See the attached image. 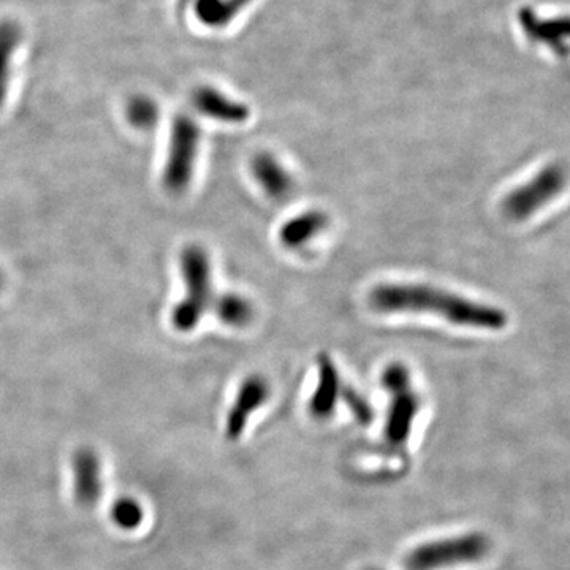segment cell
<instances>
[{
    "mask_svg": "<svg viewBox=\"0 0 570 570\" xmlns=\"http://www.w3.org/2000/svg\"><path fill=\"white\" fill-rule=\"evenodd\" d=\"M369 304L382 314L428 312L460 327L499 331L507 327L509 316L502 309L468 300L449 290L426 284H380L369 295Z\"/></svg>",
    "mask_w": 570,
    "mask_h": 570,
    "instance_id": "cell-1",
    "label": "cell"
},
{
    "mask_svg": "<svg viewBox=\"0 0 570 570\" xmlns=\"http://www.w3.org/2000/svg\"><path fill=\"white\" fill-rule=\"evenodd\" d=\"M186 295L176 304L171 312V323L181 333L194 331L203 314L213 303V284H211V262L203 247L192 244L181 254Z\"/></svg>",
    "mask_w": 570,
    "mask_h": 570,
    "instance_id": "cell-2",
    "label": "cell"
},
{
    "mask_svg": "<svg viewBox=\"0 0 570 570\" xmlns=\"http://www.w3.org/2000/svg\"><path fill=\"white\" fill-rule=\"evenodd\" d=\"M490 551V540L479 532L420 545L406 556V570H437L456 564L477 563Z\"/></svg>",
    "mask_w": 570,
    "mask_h": 570,
    "instance_id": "cell-3",
    "label": "cell"
},
{
    "mask_svg": "<svg viewBox=\"0 0 570 570\" xmlns=\"http://www.w3.org/2000/svg\"><path fill=\"white\" fill-rule=\"evenodd\" d=\"M567 181L569 171L566 165L553 162L542 168L528 183L513 189L502 202V213L513 222L528 221L529 217L566 189Z\"/></svg>",
    "mask_w": 570,
    "mask_h": 570,
    "instance_id": "cell-4",
    "label": "cell"
},
{
    "mask_svg": "<svg viewBox=\"0 0 570 570\" xmlns=\"http://www.w3.org/2000/svg\"><path fill=\"white\" fill-rule=\"evenodd\" d=\"M200 146V127L194 118L179 114L171 126L170 148L164 170V186L181 194L194 178Z\"/></svg>",
    "mask_w": 570,
    "mask_h": 570,
    "instance_id": "cell-5",
    "label": "cell"
},
{
    "mask_svg": "<svg viewBox=\"0 0 570 570\" xmlns=\"http://www.w3.org/2000/svg\"><path fill=\"white\" fill-rule=\"evenodd\" d=\"M518 21L531 42L548 46L559 56L570 53V16L542 19L531 8H521Z\"/></svg>",
    "mask_w": 570,
    "mask_h": 570,
    "instance_id": "cell-6",
    "label": "cell"
},
{
    "mask_svg": "<svg viewBox=\"0 0 570 570\" xmlns=\"http://www.w3.org/2000/svg\"><path fill=\"white\" fill-rule=\"evenodd\" d=\"M268 398H270V385L262 376L254 374L246 377L233 401L232 409L228 412L225 436L230 441H236L241 437L246 430L249 415L257 411Z\"/></svg>",
    "mask_w": 570,
    "mask_h": 570,
    "instance_id": "cell-7",
    "label": "cell"
},
{
    "mask_svg": "<svg viewBox=\"0 0 570 570\" xmlns=\"http://www.w3.org/2000/svg\"><path fill=\"white\" fill-rule=\"evenodd\" d=\"M392 403L388 409L385 437L388 444L403 445L409 439L415 417L420 411V398L411 387L390 393Z\"/></svg>",
    "mask_w": 570,
    "mask_h": 570,
    "instance_id": "cell-8",
    "label": "cell"
},
{
    "mask_svg": "<svg viewBox=\"0 0 570 570\" xmlns=\"http://www.w3.org/2000/svg\"><path fill=\"white\" fill-rule=\"evenodd\" d=\"M72 466L75 499L81 506H92L103 490L99 458L92 450L81 449L73 456Z\"/></svg>",
    "mask_w": 570,
    "mask_h": 570,
    "instance_id": "cell-9",
    "label": "cell"
},
{
    "mask_svg": "<svg viewBox=\"0 0 570 570\" xmlns=\"http://www.w3.org/2000/svg\"><path fill=\"white\" fill-rule=\"evenodd\" d=\"M194 105L200 113L216 121L241 124L251 116V110L243 102L230 99L211 86H200L194 92Z\"/></svg>",
    "mask_w": 570,
    "mask_h": 570,
    "instance_id": "cell-10",
    "label": "cell"
},
{
    "mask_svg": "<svg viewBox=\"0 0 570 570\" xmlns=\"http://www.w3.org/2000/svg\"><path fill=\"white\" fill-rule=\"evenodd\" d=\"M251 171L263 192L273 200H282L292 192V176L270 152L257 154L252 159Z\"/></svg>",
    "mask_w": 570,
    "mask_h": 570,
    "instance_id": "cell-11",
    "label": "cell"
},
{
    "mask_svg": "<svg viewBox=\"0 0 570 570\" xmlns=\"http://www.w3.org/2000/svg\"><path fill=\"white\" fill-rule=\"evenodd\" d=\"M341 380H339L338 369L335 363L327 354L319 357V384L316 392L312 395L309 403V411L312 417L325 420L335 412L336 403L341 396Z\"/></svg>",
    "mask_w": 570,
    "mask_h": 570,
    "instance_id": "cell-12",
    "label": "cell"
},
{
    "mask_svg": "<svg viewBox=\"0 0 570 570\" xmlns=\"http://www.w3.org/2000/svg\"><path fill=\"white\" fill-rule=\"evenodd\" d=\"M328 225L327 214L322 211H306L298 216L289 219L282 225L279 232V240L289 249H300L304 244H308L312 238H316Z\"/></svg>",
    "mask_w": 570,
    "mask_h": 570,
    "instance_id": "cell-13",
    "label": "cell"
},
{
    "mask_svg": "<svg viewBox=\"0 0 570 570\" xmlns=\"http://www.w3.org/2000/svg\"><path fill=\"white\" fill-rule=\"evenodd\" d=\"M21 27L12 19L0 21V107L4 105L10 83V70L15 51L21 43Z\"/></svg>",
    "mask_w": 570,
    "mask_h": 570,
    "instance_id": "cell-14",
    "label": "cell"
},
{
    "mask_svg": "<svg viewBox=\"0 0 570 570\" xmlns=\"http://www.w3.org/2000/svg\"><path fill=\"white\" fill-rule=\"evenodd\" d=\"M252 0H197L195 15L208 27H225L243 12Z\"/></svg>",
    "mask_w": 570,
    "mask_h": 570,
    "instance_id": "cell-15",
    "label": "cell"
},
{
    "mask_svg": "<svg viewBox=\"0 0 570 570\" xmlns=\"http://www.w3.org/2000/svg\"><path fill=\"white\" fill-rule=\"evenodd\" d=\"M214 311L221 322L228 327L244 328L254 319L251 301L238 293H225L214 301Z\"/></svg>",
    "mask_w": 570,
    "mask_h": 570,
    "instance_id": "cell-16",
    "label": "cell"
},
{
    "mask_svg": "<svg viewBox=\"0 0 570 570\" xmlns=\"http://www.w3.org/2000/svg\"><path fill=\"white\" fill-rule=\"evenodd\" d=\"M127 119L135 129H154L159 121L157 103L146 95H135L127 103Z\"/></svg>",
    "mask_w": 570,
    "mask_h": 570,
    "instance_id": "cell-17",
    "label": "cell"
},
{
    "mask_svg": "<svg viewBox=\"0 0 570 570\" xmlns=\"http://www.w3.org/2000/svg\"><path fill=\"white\" fill-rule=\"evenodd\" d=\"M111 518L122 529H135L143 521V509L130 498L118 499L111 507Z\"/></svg>",
    "mask_w": 570,
    "mask_h": 570,
    "instance_id": "cell-18",
    "label": "cell"
},
{
    "mask_svg": "<svg viewBox=\"0 0 570 570\" xmlns=\"http://www.w3.org/2000/svg\"><path fill=\"white\" fill-rule=\"evenodd\" d=\"M411 373L403 363H392L382 373V387L388 393L398 392L403 388L411 387Z\"/></svg>",
    "mask_w": 570,
    "mask_h": 570,
    "instance_id": "cell-19",
    "label": "cell"
},
{
    "mask_svg": "<svg viewBox=\"0 0 570 570\" xmlns=\"http://www.w3.org/2000/svg\"><path fill=\"white\" fill-rule=\"evenodd\" d=\"M341 396L346 401L352 414L357 418L358 423L369 425V423L373 422V409H371L368 401L360 393L355 392L354 388H342Z\"/></svg>",
    "mask_w": 570,
    "mask_h": 570,
    "instance_id": "cell-20",
    "label": "cell"
},
{
    "mask_svg": "<svg viewBox=\"0 0 570 570\" xmlns=\"http://www.w3.org/2000/svg\"><path fill=\"white\" fill-rule=\"evenodd\" d=\"M368 570H377V569H368Z\"/></svg>",
    "mask_w": 570,
    "mask_h": 570,
    "instance_id": "cell-21",
    "label": "cell"
}]
</instances>
